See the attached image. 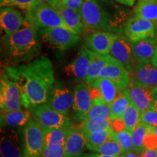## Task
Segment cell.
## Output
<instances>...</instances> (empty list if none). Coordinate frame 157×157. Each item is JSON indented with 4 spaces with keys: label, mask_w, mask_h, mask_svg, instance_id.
<instances>
[{
    "label": "cell",
    "mask_w": 157,
    "mask_h": 157,
    "mask_svg": "<svg viewBox=\"0 0 157 157\" xmlns=\"http://www.w3.org/2000/svg\"><path fill=\"white\" fill-rule=\"evenodd\" d=\"M5 72L18 87L25 109L48 102L50 90L56 82L52 63L48 57L40 56L29 64L7 66Z\"/></svg>",
    "instance_id": "6da1fadb"
},
{
    "label": "cell",
    "mask_w": 157,
    "mask_h": 157,
    "mask_svg": "<svg viewBox=\"0 0 157 157\" xmlns=\"http://www.w3.org/2000/svg\"><path fill=\"white\" fill-rule=\"evenodd\" d=\"M79 14L87 29L117 35L122 34L127 16L126 10L113 0H84Z\"/></svg>",
    "instance_id": "7a4b0ae2"
},
{
    "label": "cell",
    "mask_w": 157,
    "mask_h": 157,
    "mask_svg": "<svg viewBox=\"0 0 157 157\" xmlns=\"http://www.w3.org/2000/svg\"><path fill=\"white\" fill-rule=\"evenodd\" d=\"M39 31L30 24L2 38L4 50L15 62L28 60L37 56L41 50Z\"/></svg>",
    "instance_id": "3957f363"
},
{
    "label": "cell",
    "mask_w": 157,
    "mask_h": 157,
    "mask_svg": "<svg viewBox=\"0 0 157 157\" xmlns=\"http://www.w3.org/2000/svg\"><path fill=\"white\" fill-rule=\"evenodd\" d=\"M25 20L29 24L36 27L38 30L60 27L71 31L53 7L43 3H39L27 11Z\"/></svg>",
    "instance_id": "277c9868"
},
{
    "label": "cell",
    "mask_w": 157,
    "mask_h": 157,
    "mask_svg": "<svg viewBox=\"0 0 157 157\" xmlns=\"http://www.w3.org/2000/svg\"><path fill=\"white\" fill-rule=\"evenodd\" d=\"M31 110L33 111L34 119L42 127L44 131L70 128L71 126V121L68 115L56 111L48 103L39 105Z\"/></svg>",
    "instance_id": "5b68a950"
},
{
    "label": "cell",
    "mask_w": 157,
    "mask_h": 157,
    "mask_svg": "<svg viewBox=\"0 0 157 157\" xmlns=\"http://www.w3.org/2000/svg\"><path fill=\"white\" fill-rule=\"evenodd\" d=\"M25 157H42L45 146L44 132L34 119H31L23 130Z\"/></svg>",
    "instance_id": "8992f818"
},
{
    "label": "cell",
    "mask_w": 157,
    "mask_h": 157,
    "mask_svg": "<svg viewBox=\"0 0 157 157\" xmlns=\"http://www.w3.org/2000/svg\"><path fill=\"white\" fill-rule=\"evenodd\" d=\"M22 96L16 83L6 72L0 78V108L1 112L22 109Z\"/></svg>",
    "instance_id": "52a82bcc"
},
{
    "label": "cell",
    "mask_w": 157,
    "mask_h": 157,
    "mask_svg": "<svg viewBox=\"0 0 157 157\" xmlns=\"http://www.w3.org/2000/svg\"><path fill=\"white\" fill-rule=\"evenodd\" d=\"M38 31L42 40L53 49L68 50L77 44L81 39L77 34L60 27L42 29Z\"/></svg>",
    "instance_id": "ba28073f"
},
{
    "label": "cell",
    "mask_w": 157,
    "mask_h": 157,
    "mask_svg": "<svg viewBox=\"0 0 157 157\" xmlns=\"http://www.w3.org/2000/svg\"><path fill=\"white\" fill-rule=\"evenodd\" d=\"M124 34L132 42L147 38H155L156 24L148 20L134 15L127 21Z\"/></svg>",
    "instance_id": "9c48e42d"
},
{
    "label": "cell",
    "mask_w": 157,
    "mask_h": 157,
    "mask_svg": "<svg viewBox=\"0 0 157 157\" xmlns=\"http://www.w3.org/2000/svg\"><path fill=\"white\" fill-rule=\"evenodd\" d=\"M74 98V93L67 87L56 82L50 90L46 103L58 112L67 115L71 107L73 105Z\"/></svg>",
    "instance_id": "30bf717a"
},
{
    "label": "cell",
    "mask_w": 157,
    "mask_h": 157,
    "mask_svg": "<svg viewBox=\"0 0 157 157\" xmlns=\"http://www.w3.org/2000/svg\"><path fill=\"white\" fill-rule=\"evenodd\" d=\"M109 56L121 63L129 74L132 71L135 63L133 54L132 42L125 36L119 35L113 42Z\"/></svg>",
    "instance_id": "8fae6325"
},
{
    "label": "cell",
    "mask_w": 157,
    "mask_h": 157,
    "mask_svg": "<svg viewBox=\"0 0 157 157\" xmlns=\"http://www.w3.org/2000/svg\"><path fill=\"white\" fill-rule=\"evenodd\" d=\"M100 77L111 80L120 90L127 89L130 83V75L128 71L121 63L110 56L109 62L102 71Z\"/></svg>",
    "instance_id": "7c38bea8"
},
{
    "label": "cell",
    "mask_w": 157,
    "mask_h": 157,
    "mask_svg": "<svg viewBox=\"0 0 157 157\" xmlns=\"http://www.w3.org/2000/svg\"><path fill=\"white\" fill-rule=\"evenodd\" d=\"M74 103L72 105L74 117L76 120L83 121L87 119L88 113L92 106L89 85L87 82H82L74 89Z\"/></svg>",
    "instance_id": "4fadbf2b"
},
{
    "label": "cell",
    "mask_w": 157,
    "mask_h": 157,
    "mask_svg": "<svg viewBox=\"0 0 157 157\" xmlns=\"http://www.w3.org/2000/svg\"><path fill=\"white\" fill-rule=\"evenodd\" d=\"M130 80L148 88L157 86V68L151 61H135Z\"/></svg>",
    "instance_id": "5bb4252c"
},
{
    "label": "cell",
    "mask_w": 157,
    "mask_h": 157,
    "mask_svg": "<svg viewBox=\"0 0 157 157\" xmlns=\"http://www.w3.org/2000/svg\"><path fill=\"white\" fill-rule=\"evenodd\" d=\"M151 90L130 80V83L127 88V93L131 104L136 107L140 113L154 107Z\"/></svg>",
    "instance_id": "9a60e30c"
},
{
    "label": "cell",
    "mask_w": 157,
    "mask_h": 157,
    "mask_svg": "<svg viewBox=\"0 0 157 157\" xmlns=\"http://www.w3.org/2000/svg\"><path fill=\"white\" fill-rule=\"evenodd\" d=\"M93 51L87 48L82 49L79 55L64 68L66 76L73 78L76 81L86 79L91 61Z\"/></svg>",
    "instance_id": "2e32d148"
},
{
    "label": "cell",
    "mask_w": 157,
    "mask_h": 157,
    "mask_svg": "<svg viewBox=\"0 0 157 157\" xmlns=\"http://www.w3.org/2000/svg\"><path fill=\"white\" fill-rule=\"evenodd\" d=\"M19 11L11 7H2L0 10V25L5 35L11 34L29 25Z\"/></svg>",
    "instance_id": "e0dca14e"
},
{
    "label": "cell",
    "mask_w": 157,
    "mask_h": 157,
    "mask_svg": "<svg viewBox=\"0 0 157 157\" xmlns=\"http://www.w3.org/2000/svg\"><path fill=\"white\" fill-rule=\"evenodd\" d=\"M51 7L58 12L64 23L75 34H79L87 30V26L82 21L79 13L65 5L61 0H55Z\"/></svg>",
    "instance_id": "ac0fdd59"
},
{
    "label": "cell",
    "mask_w": 157,
    "mask_h": 157,
    "mask_svg": "<svg viewBox=\"0 0 157 157\" xmlns=\"http://www.w3.org/2000/svg\"><path fill=\"white\" fill-rule=\"evenodd\" d=\"M119 35L111 32L98 31L93 33L86 39V44L90 50L96 53L107 56L113 42Z\"/></svg>",
    "instance_id": "d6986e66"
},
{
    "label": "cell",
    "mask_w": 157,
    "mask_h": 157,
    "mask_svg": "<svg viewBox=\"0 0 157 157\" xmlns=\"http://www.w3.org/2000/svg\"><path fill=\"white\" fill-rule=\"evenodd\" d=\"M0 154L1 157H25L23 142L15 131H6L2 135Z\"/></svg>",
    "instance_id": "ffe728a7"
},
{
    "label": "cell",
    "mask_w": 157,
    "mask_h": 157,
    "mask_svg": "<svg viewBox=\"0 0 157 157\" xmlns=\"http://www.w3.org/2000/svg\"><path fill=\"white\" fill-rule=\"evenodd\" d=\"M87 143L83 132L78 129H68L65 140V157H81Z\"/></svg>",
    "instance_id": "44dd1931"
},
{
    "label": "cell",
    "mask_w": 157,
    "mask_h": 157,
    "mask_svg": "<svg viewBox=\"0 0 157 157\" xmlns=\"http://www.w3.org/2000/svg\"><path fill=\"white\" fill-rule=\"evenodd\" d=\"M2 128H17L25 126L31 119V113L29 110L1 112Z\"/></svg>",
    "instance_id": "7402d4cb"
},
{
    "label": "cell",
    "mask_w": 157,
    "mask_h": 157,
    "mask_svg": "<svg viewBox=\"0 0 157 157\" xmlns=\"http://www.w3.org/2000/svg\"><path fill=\"white\" fill-rule=\"evenodd\" d=\"M156 44L154 38H147L132 42L135 61H151Z\"/></svg>",
    "instance_id": "603a6c76"
},
{
    "label": "cell",
    "mask_w": 157,
    "mask_h": 157,
    "mask_svg": "<svg viewBox=\"0 0 157 157\" xmlns=\"http://www.w3.org/2000/svg\"><path fill=\"white\" fill-rule=\"evenodd\" d=\"M109 60V56H103L93 52L91 61L88 69L87 76L85 81L88 85L94 83L98 78H100L101 74L105 66Z\"/></svg>",
    "instance_id": "cb8c5ba5"
},
{
    "label": "cell",
    "mask_w": 157,
    "mask_h": 157,
    "mask_svg": "<svg viewBox=\"0 0 157 157\" xmlns=\"http://www.w3.org/2000/svg\"><path fill=\"white\" fill-rule=\"evenodd\" d=\"M90 85L94 86L99 90L101 98L105 103L110 105L121 91L113 82L105 78H98L94 83Z\"/></svg>",
    "instance_id": "d4e9b609"
},
{
    "label": "cell",
    "mask_w": 157,
    "mask_h": 157,
    "mask_svg": "<svg viewBox=\"0 0 157 157\" xmlns=\"http://www.w3.org/2000/svg\"><path fill=\"white\" fill-rule=\"evenodd\" d=\"M134 13L135 16L157 24V0H137Z\"/></svg>",
    "instance_id": "484cf974"
},
{
    "label": "cell",
    "mask_w": 157,
    "mask_h": 157,
    "mask_svg": "<svg viewBox=\"0 0 157 157\" xmlns=\"http://www.w3.org/2000/svg\"><path fill=\"white\" fill-rule=\"evenodd\" d=\"M111 117V105L99 97L92 101V106L87 119L97 121H107Z\"/></svg>",
    "instance_id": "4316f807"
},
{
    "label": "cell",
    "mask_w": 157,
    "mask_h": 157,
    "mask_svg": "<svg viewBox=\"0 0 157 157\" xmlns=\"http://www.w3.org/2000/svg\"><path fill=\"white\" fill-rule=\"evenodd\" d=\"M130 104L131 102L127 89L121 90L111 105L110 119H121Z\"/></svg>",
    "instance_id": "83f0119b"
},
{
    "label": "cell",
    "mask_w": 157,
    "mask_h": 157,
    "mask_svg": "<svg viewBox=\"0 0 157 157\" xmlns=\"http://www.w3.org/2000/svg\"><path fill=\"white\" fill-rule=\"evenodd\" d=\"M113 133L112 129H98L95 132L85 133L84 135L87 143V148L90 151H93V149L96 147L101 146L110 138H112Z\"/></svg>",
    "instance_id": "f1b7e54d"
},
{
    "label": "cell",
    "mask_w": 157,
    "mask_h": 157,
    "mask_svg": "<svg viewBox=\"0 0 157 157\" xmlns=\"http://www.w3.org/2000/svg\"><path fill=\"white\" fill-rule=\"evenodd\" d=\"M148 132V126L141 122L132 131L133 150L132 151L137 154H142L146 150L144 146V138Z\"/></svg>",
    "instance_id": "f546056e"
},
{
    "label": "cell",
    "mask_w": 157,
    "mask_h": 157,
    "mask_svg": "<svg viewBox=\"0 0 157 157\" xmlns=\"http://www.w3.org/2000/svg\"><path fill=\"white\" fill-rule=\"evenodd\" d=\"M92 151H95L103 155L117 157L121 156V155L124 154L120 144L113 138H110L109 140L105 141L101 146L96 147V148L93 149Z\"/></svg>",
    "instance_id": "4dcf8cb0"
},
{
    "label": "cell",
    "mask_w": 157,
    "mask_h": 157,
    "mask_svg": "<svg viewBox=\"0 0 157 157\" xmlns=\"http://www.w3.org/2000/svg\"><path fill=\"white\" fill-rule=\"evenodd\" d=\"M140 111L137 109L136 107L132 104L129 105L128 109L126 110L121 117L127 131L132 132L135 127L140 123Z\"/></svg>",
    "instance_id": "1f68e13d"
},
{
    "label": "cell",
    "mask_w": 157,
    "mask_h": 157,
    "mask_svg": "<svg viewBox=\"0 0 157 157\" xmlns=\"http://www.w3.org/2000/svg\"><path fill=\"white\" fill-rule=\"evenodd\" d=\"M68 129L69 128H60L44 131L45 146H52V145L64 146Z\"/></svg>",
    "instance_id": "d6a6232c"
},
{
    "label": "cell",
    "mask_w": 157,
    "mask_h": 157,
    "mask_svg": "<svg viewBox=\"0 0 157 157\" xmlns=\"http://www.w3.org/2000/svg\"><path fill=\"white\" fill-rule=\"evenodd\" d=\"M112 138L117 140L123 148L124 153L132 151L133 150V140L132 132H129L127 129L119 132H115L113 131Z\"/></svg>",
    "instance_id": "836d02e7"
},
{
    "label": "cell",
    "mask_w": 157,
    "mask_h": 157,
    "mask_svg": "<svg viewBox=\"0 0 157 157\" xmlns=\"http://www.w3.org/2000/svg\"><path fill=\"white\" fill-rule=\"evenodd\" d=\"M111 129L109 119L104 121H97L92 120L90 119H87L86 120L82 121L79 128H78V129L84 134L93 132L96 130H98V129Z\"/></svg>",
    "instance_id": "e575fe53"
},
{
    "label": "cell",
    "mask_w": 157,
    "mask_h": 157,
    "mask_svg": "<svg viewBox=\"0 0 157 157\" xmlns=\"http://www.w3.org/2000/svg\"><path fill=\"white\" fill-rule=\"evenodd\" d=\"M42 3L39 0H0L1 7H17L25 10H29Z\"/></svg>",
    "instance_id": "d590c367"
},
{
    "label": "cell",
    "mask_w": 157,
    "mask_h": 157,
    "mask_svg": "<svg viewBox=\"0 0 157 157\" xmlns=\"http://www.w3.org/2000/svg\"><path fill=\"white\" fill-rule=\"evenodd\" d=\"M140 121L149 127L157 126V109L151 108L140 114Z\"/></svg>",
    "instance_id": "8d00e7d4"
},
{
    "label": "cell",
    "mask_w": 157,
    "mask_h": 157,
    "mask_svg": "<svg viewBox=\"0 0 157 157\" xmlns=\"http://www.w3.org/2000/svg\"><path fill=\"white\" fill-rule=\"evenodd\" d=\"M42 157H65L64 146L62 145L45 146Z\"/></svg>",
    "instance_id": "74e56055"
},
{
    "label": "cell",
    "mask_w": 157,
    "mask_h": 157,
    "mask_svg": "<svg viewBox=\"0 0 157 157\" xmlns=\"http://www.w3.org/2000/svg\"><path fill=\"white\" fill-rule=\"evenodd\" d=\"M144 146L146 149L154 150L157 149V134L152 132L148 126V132L144 138Z\"/></svg>",
    "instance_id": "f35d334b"
},
{
    "label": "cell",
    "mask_w": 157,
    "mask_h": 157,
    "mask_svg": "<svg viewBox=\"0 0 157 157\" xmlns=\"http://www.w3.org/2000/svg\"><path fill=\"white\" fill-rule=\"evenodd\" d=\"M109 121L110 123H111V129H112L115 132H119L124 130V129H126V128H125V124L124 123L122 119H109Z\"/></svg>",
    "instance_id": "ab89813d"
},
{
    "label": "cell",
    "mask_w": 157,
    "mask_h": 157,
    "mask_svg": "<svg viewBox=\"0 0 157 157\" xmlns=\"http://www.w3.org/2000/svg\"><path fill=\"white\" fill-rule=\"evenodd\" d=\"M61 1L66 6L75 10L76 11L79 13L80 8H81L84 0H61Z\"/></svg>",
    "instance_id": "60d3db41"
},
{
    "label": "cell",
    "mask_w": 157,
    "mask_h": 157,
    "mask_svg": "<svg viewBox=\"0 0 157 157\" xmlns=\"http://www.w3.org/2000/svg\"><path fill=\"white\" fill-rule=\"evenodd\" d=\"M141 157H157V149H154V150L146 149L141 154Z\"/></svg>",
    "instance_id": "b9f144b4"
},
{
    "label": "cell",
    "mask_w": 157,
    "mask_h": 157,
    "mask_svg": "<svg viewBox=\"0 0 157 157\" xmlns=\"http://www.w3.org/2000/svg\"><path fill=\"white\" fill-rule=\"evenodd\" d=\"M116 2L121 4V5L128 6V7H132L135 5V0H113Z\"/></svg>",
    "instance_id": "7bdbcfd3"
},
{
    "label": "cell",
    "mask_w": 157,
    "mask_h": 157,
    "mask_svg": "<svg viewBox=\"0 0 157 157\" xmlns=\"http://www.w3.org/2000/svg\"><path fill=\"white\" fill-rule=\"evenodd\" d=\"M81 157H117V156H108V155H103L101 154H98V153H95V154H84ZM119 157H124V154Z\"/></svg>",
    "instance_id": "ee69618b"
},
{
    "label": "cell",
    "mask_w": 157,
    "mask_h": 157,
    "mask_svg": "<svg viewBox=\"0 0 157 157\" xmlns=\"http://www.w3.org/2000/svg\"><path fill=\"white\" fill-rule=\"evenodd\" d=\"M151 95L154 101V107L157 109V86L151 90Z\"/></svg>",
    "instance_id": "f6af8a7d"
},
{
    "label": "cell",
    "mask_w": 157,
    "mask_h": 157,
    "mask_svg": "<svg viewBox=\"0 0 157 157\" xmlns=\"http://www.w3.org/2000/svg\"><path fill=\"white\" fill-rule=\"evenodd\" d=\"M151 63L154 64V66H155L157 68V44H156V48H155L154 54L152 57Z\"/></svg>",
    "instance_id": "bcb514c9"
},
{
    "label": "cell",
    "mask_w": 157,
    "mask_h": 157,
    "mask_svg": "<svg viewBox=\"0 0 157 157\" xmlns=\"http://www.w3.org/2000/svg\"><path fill=\"white\" fill-rule=\"evenodd\" d=\"M124 157H141L138 154L133 151H129L124 154Z\"/></svg>",
    "instance_id": "7dc6e473"
},
{
    "label": "cell",
    "mask_w": 157,
    "mask_h": 157,
    "mask_svg": "<svg viewBox=\"0 0 157 157\" xmlns=\"http://www.w3.org/2000/svg\"><path fill=\"white\" fill-rule=\"evenodd\" d=\"M39 1L43 4H45V5L52 6V4L54 3L55 0H39Z\"/></svg>",
    "instance_id": "c3c4849f"
},
{
    "label": "cell",
    "mask_w": 157,
    "mask_h": 157,
    "mask_svg": "<svg viewBox=\"0 0 157 157\" xmlns=\"http://www.w3.org/2000/svg\"><path fill=\"white\" fill-rule=\"evenodd\" d=\"M148 127H149V129L152 131V132H154V133L157 134V126L156 127H149L148 126Z\"/></svg>",
    "instance_id": "681fc988"
},
{
    "label": "cell",
    "mask_w": 157,
    "mask_h": 157,
    "mask_svg": "<svg viewBox=\"0 0 157 157\" xmlns=\"http://www.w3.org/2000/svg\"><path fill=\"white\" fill-rule=\"evenodd\" d=\"M155 41H156V44H157V24L156 25V35H155Z\"/></svg>",
    "instance_id": "f907efd6"
}]
</instances>
